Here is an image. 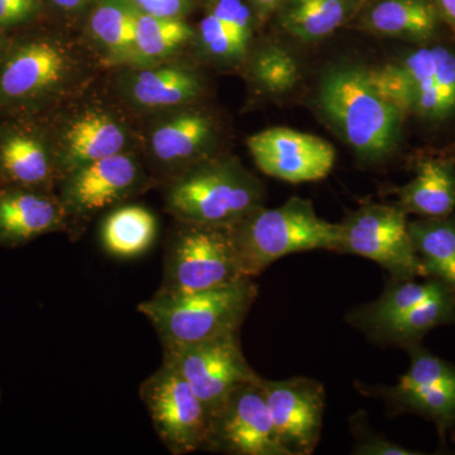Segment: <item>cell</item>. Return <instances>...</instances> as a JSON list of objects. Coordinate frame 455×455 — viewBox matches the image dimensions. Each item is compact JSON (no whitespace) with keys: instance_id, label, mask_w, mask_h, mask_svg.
Returning <instances> with one entry per match:
<instances>
[{"instance_id":"1","label":"cell","mask_w":455,"mask_h":455,"mask_svg":"<svg viewBox=\"0 0 455 455\" xmlns=\"http://www.w3.org/2000/svg\"><path fill=\"white\" fill-rule=\"evenodd\" d=\"M316 103L363 160H385L397 148L405 116L379 92L368 70L353 65L328 68L320 79Z\"/></svg>"},{"instance_id":"2","label":"cell","mask_w":455,"mask_h":455,"mask_svg":"<svg viewBox=\"0 0 455 455\" xmlns=\"http://www.w3.org/2000/svg\"><path fill=\"white\" fill-rule=\"evenodd\" d=\"M242 277L254 278L289 254L331 251L339 243V224L317 215L310 200L292 196L275 209L259 208L230 227Z\"/></svg>"},{"instance_id":"3","label":"cell","mask_w":455,"mask_h":455,"mask_svg":"<svg viewBox=\"0 0 455 455\" xmlns=\"http://www.w3.org/2000/svg\"><path fill=\"white\" fill-rule=\"evenodd\" d=\"M259 296L253 278H242L220 289L169 292L158 289L139 311L149 320L163 347L188 346L239 333Z\"/></svg>"},{"instance_id":"4","label":"cell","mask_w":455,"mask_h":455,"mask_svg":"<svg viewBox=\"0 0 455 455\" xmlns=\"http://www.w3.org/2000/svg\"><path fill=\"white\" fill-rule=\"evenodd\" d=\"M383 97L403 116L429 124L455 119V50L431 41L406 51L396 61L368 70Z\"/></svg>"},{"instance_id":"5","label":"cell","mask_w":455,"mask_h":455,"mask_svg":"<svg viewBox=\"0 0 455 455\" xmlns=\"http://www.w3.org/2000/svg\"><path fill=\"white\" fill-rule=\"evenodd\" d=\"M259 181L235 163L206 164L176 180L167 194V208L187 223L232 227L262 208Z\"/></svg>"},{"instance_id":"6","label":"cell","mask_w":455,"mask_h":455,"mask_svg":"<svg viewBox=\"0 0 455 455\" xmlns=\"http://www.w3.org/2000/svg\"><path fill=\"white\" fill-rule=\"evenodd\" d=\"M410 364L395 385H364L357 391L385 403L392 416H421L435 425L442 442L455 439V364L434 355L421 344L410 347Z\"/></svg>"},{"instance_id":"7","label":"cell","mask_w":455,"mask_h":455,"mask_svg":"<svg viewBox=\"0 0 455 455\" xmlns=\"http://www.w3.org/2000/svg\"><path fill=\"white\" fill-rule=\"evenodd\" d=\"M182 224L167 247L161 290L205 291L244 278L236 265L230 227Z\"/></svg>"},{"instance_id":"8","label":"cell","mask_w":455,"mask_h":455,"mask_svg":"<svg viewBox=\"0 0 455 455\" xmlns=\"http://www.w3.org/2000/svg\"><path fill=\"white\" fill-rule=\"evenodd\" d=\"M338 224L335 252L373 260L392 280L425 278L410 238L407 212L398 204H366Z\"/></svg>"},{"instance_id":"9","label":"cell","mask_w":455,"mask_h":455,"mask_svg":"<svg viewBox=\"0 0 455 455\" xmlns=\"http://www.w3.org/2000/svg\"><path fill=\"white\" fill-rule=\"evenodd\" d=\"M140 396L156 433L171 454L203 451L209 412L187 379L167 362L140 385Z\"/></svg>"},{"instance_id":"10","label":"cell","mask_w":455,"mask_h":455,"mask_svg":"<svg viewBox=\"0 0 455 455\" xmlns=\"http://www.w3.org/2000/svg\"><path fill=\"white\" fill-rule=\"evenodd\" d=\"M164 361L187 379L208 410L209 419L238 386L260 377L245 359L239 333L188 346L164 347Z\"/></svg>"},{"instance_id":"11","label":"cell","mask_w":455,"mask_h":455,"mask_svg":"<svg viewBox=\"0 0 455 455\" xmlns=\"http://www.w3.org/2000/svg\"><path fill=\"white\" fill-rule=\"evenodd\" d=\"M262 377L238 386L209 419L203 451L229 455H289L272 424Z\"/></svg>"},{"instance_id":"12","label":"cell","mask_w":455,"mask_h":455,"mask_svg":"<svg viewBox=\"0 0 455 455\" xmlns=\"http://www.w3.org/2000/svg\"><path fill=\"white\" fill-rule=\"evenodd\" d=\"M269 415L278 442L289 455H310L322 436L325 415V388L309 377L262 379Z\"/></svg>"},{"instance_id":"13","label":"cell","mask_w":455,"mask_h":455,"mask_svg":"<svg viewBox=\"0 0 455 455\" xmlns=\"http://www.w3.org/2000/svg\"><path fill=\"white\" fill-rule=\"evenodd\" d=\"M247 147L263 173L291 184L326 178L337 158L328 140L290 128L259 132L247 140Z\"/></svg>"},{"instance_id":"14","label":"cell","mask_w":455,"mask_h":455,"mask_svg":"<svg viewBox=\"0 0 455 455\" xmlns=\"http://www.w3.org/2000/svg\"><path fill=\"white\" fill-rule=\"evenodd\" d=\"M137 178L136 164L122 154L83 164L68 176L65 204L77 214L101 211L130 193Z\"/></svg>"},{"instance_id":"15","label":"cell","mask_w":455,"mask_h":455,"mask_svg":"<svg viewBox=\"0 0 455 455\" xmlns=\"http://www.w3.org/2000/svg\"><path fill=\"white\" fill-rule=\"evenodd\" d=\"M358 17L364 31L415 44L435 41L444 26L433 0H366Z\"/></svg>"},{"instance_id":"16","label":"cell","mask_w":455,"mask_h":455,"mask_svg":"<svg viewBox=\"0 0 455 455\" xmlns=\"http://www.w3.org/2000/svg\"><path fill=\"white\" fill-rule=\"evenodd\" d=\"M64 206L52 197L32 190L0 193V244L20 247L64 227Z\"/></svg>"},{"instance_id":"17","label":"cell","mask_w":455,"mask_h":455,"mask_svg":"<svg viewBox=\"0 0 455 455\" xmlns=\"http://www.w3.org/2000/svg\"><path fill=\"white\" fill-rule=\"evenodd\" d=\"M398 205L419 218L455 214V163L451 158H427L415 176L397 188Z\"/></svg>"},{"instance_id":"18","label":"cell","mask_w":455,"mask_h":455,"mask_svg":"<svg viewBox=\"0 0 455 455\" xmlns=\"http://www.w3.org/2000/svg\"><path fill=\"white\" fill-rule=\"evenodd\" d=\"M454 316L455 290L444 286L427 300L376 326L366 337L379 346L406 350L421 344L434 329L454 323Z\"/></svg>"},{"instance_id":"19","label":"cell","mask_w":455,"mask_h":455,"mask_svg":"<svg viewBox=\"0 0 455 455\" xmlns=\"http://www.w3.org/2000/svg\"><path fill=\"white\" fill-rule=\"evenodd\" d=\"M66 68L62 51L49 42L26 44L11 57L0 76V92L4 97H31L61 79Z\"/></svg>"},{"instance_id":"20","label":"cell","mask_w":455,"mask_h":455,"mask_svg":"<svg viewBox=\"0 0 455 455\" xmlns=\"http://www.w3.org/2000/svg\"><path fill=\"white\" fill-rule=\"evenodd\" d=\"M366 0H284L278 22L284 32L301 42L324 40L358 16Z\"/></svg>"},{"instance_id":"21","label":"cell","mask_w":455,"mask_h":455,"mask_svg":"<svg viewBox=\"0 0 455 455\" xmlns=\"http://www.w3.org/2000/svg\"><path fill=\"white\" fill-rule=\"evenodd\" d=\"M200 35L212 56L241 59L252 36V12L243 0H215L211 13L200 23Z\"/></svg>"},{"instance_id":"22","label":"cell","mask_w":455,"mask_h":455,"mask_svg":"<svg viewBox=\"0 0 455 455\" xmlns=\"http://www.w3.org/2000/svg\"><path fill=\"white\" fill-rule=\"evenodd\" d=\"M409 233L425 278L455 290V214L409 221Z\"/></svg>"},{"instance_id":"23","label":"cell","mask_w":455,"mask_h":455,"mask_svg":"<svg viewBox=\"0 0 455 455\" xmlns=\"http://www.w3.org/2000/svg\"><path fill=\"white\" fill-rule=\"evenodd\" d=\"M447 284L434 278L415 280H388L381 295L376 300L358 305L350 309L346 322L364 335L392 317L405 313L419 302L427 300Z\"/></svg>"},{"instance_id":"24","label":"cell","mask_w":455,"mask_h":455,"mask_svg":"<svg viewBox=\"0 0 455 455\" xmlns=\"http://www.w3.org/2000/svg\"><path fill=\"white\" fill-rule=\"evenodd\" d=\"M157 236V220L148 209L127 205L108 215L101 227L100 242L109 256L139 259L151 250Z\"/></svg>"},{"instance_id":"25","label":"cell","mask_w":455,"mask_h":455,"mask_svg":"<svg viewBox=\"0 0 455 455\" xmlns=\"http://www.w3.org/2000/svg\"><path fill=\"white\" fill-rule=\"evenodd\" d=\"M124 143V132L113 119L101 114H86L66 134V161L75 170L121 154Z\"/></svg>"},{"instance_id":"26","label":"cell","mask_w":455,"mask_h":455,"mask_svg":"<svg viewBox=\"0 0 455 455\" xmlns=\"http://www.w3.org/2000/svg\"><path fill=\"white\" fill-rule=\"evenodd\" d=\"M0 171L8 181L23 188L44 185L51 176L47 152L32 137L16 134L0 147Z\"/></svg>"},{"instance_id":"27","label":"cell","mask_w":455,"mask_h":455,"mask_svg":"<svg viewBox=\"0 0 455 455\" xmlns=\"http://www.w3.org/2000/svg\"><path fill=\"white\" fill-rule=\"evenodd\" d=\"M199 90L196 75L178 68H157L137 75L133 97L146 107H173L196 98Z\"/></svg>"},{"instance_id":"28","label":"cell","mask_w":455,"mask_h":455,"mask_svg":"<svg viewBox=\"0 0 455 455\" xmlns=\"http://www.w3.org/2000/svg\"><path fill=\"white\" fill-rule=\"evenodd\" d=\"M211 133L208 118L200 114H187L158 128L152 137V148L163 163H178L193 157L205 145Z\"/></svg>"},{"instance_id":"29","label":"cell","mask_w":455,"mask_h":455,"mask_svg":"<svg viewBox=\"0 0 455 455\" xmlns=\"http://www.w3.org/2000/svg\"><path fill=\"white\" fill-rule=\"evenodd\" d=\"M139 11L132 0H104L92 13V32L119 55L136 50Z\"/></svg>"},{"instance_id":"30","label":"cell","mask_w":455,"mask_h":455,"mask_svg":"<svg viewBox=\"0 0 455 455\" xmlns=\"http://www.w3.org/2000/svg\"><path fill=\"white\" fill-rule=\"evenodd\" d=\"M193 36V29L176 18L156 17L139 11L136 50L143 56L161 59L169 56Z\"/></svg>"},{"instance_id":"31","label":"cell","mask_w":455,"mask_h":455,"mask_svg":"<svg viewBox=\"0 0 455 455\" xmlns=\"http://www.w3.org/2000/svg\"><path fill=\"white\" fill-rule=\"evenodd\" d=\"M254 80L271 94L290 92L300 79V68L291 53L277 46L263 49L254 57Z\"/></svg>"},{"instance_id":"32","label":"cell","mask_w":455,"mask_h":455,"mask_svg":"<svg viewBox=\"0 0 455 455\" xmlns=\"http://www.w3.org/2000/svg\"><path fill=\"white\" fill-rule=\"evenodd\" d=\"M350 433L353 435L352 453L355 455H420L421 451H412L386 438L382 434L371 429L367 414L355 412L349 419Z\"/></svg>"},{"instance_id":"33","label":"cell","mask_w":455,"mask_h":455,"mask_svg":"<svg viewBox=\"0 0 455 455\" xmlns=\"http://www.w3.org/2000/svg\"><path fill=\"white\" fill-rule=\"evenodd\" d=\"M140 12L156 17L176 18L188 7V0H132Z\"/></svg>"},{"instance_id":"34","label":"cell","mask_w":455,"mask_h":455,"mask_svg":"<svg viewBox=\"0 0 455 455\" xmlns=\"http://www.w3.org/2000/svg\"><path fill=\"white\" fill-rule=\"evenodd\" d=\"M29 16L31 13L14 0H0V27L16 25Z\"/></svg>"},{"instance_id":"35","label":"cell","mask_w":455,"mask_h":455,"mask_svg":"<svg viewBox=\"0 0 455 455\" xmlns=\"http://www.w3.org/2000/svg\"><path fill=\"white\" fill-rule=\"evenodd\" d=\"M442 18L443 25L447 26L455 35V0H433Z\"/></svg>"},{"instance_id":"36","label":"cell","mask_w":455,"mask_h":455,"mask_svg":"<svg viewBox=\"0 0 455 455\" xmlns=\"http://www.w3.org/2000/svg\"><path fill=\"white\" fill-rule=\"evenodd\" d=\"M251 4L257 9L259 14L274 13L283 4L284 0H250Z\"/></svg>"},{"instance_id":"37","label":"cell","mask_w":455,"mask_h":455,"mask_svg":"<svg viewBox=\"0 0 455 455\" xmlns=\"http://www.w3.org/2000/svg\"><path fill=\"white\" fill-rule=\"evenodd\" d=\"M57 7L66 9V11H74V9H79L84 5L88 4L92 0H52Z\"/></svg>"},{"instance_id":"38","label":"cell","mask_w":455,"mask_h":455,"mask_svg":"<svg viewBox=\"0 0 455 455\" xmlns=\"http://www.w3.org/2000/svg\"><path fill=\"white\" fill-rule=\"evenodd\" d=\"M20 7L25 8L29 13H35L38 8V0H14Z\"/></svg>"},{"instance_id":"39","label":"cell","mask_w":455,"mask_h":455,"mask_svg":"<svg viewBox=\"0 0 455 455\" xmlns=\"http://www.w3.org/2000/svg\"><path fill=\"white\" fill-rule=\"evenodd\" d=\"M0 400H2V394H0Z\"/></svg>"},{"instance_id":"40","label":"cell","mask_w":455,"mask_h":455,"mask_svg":"<svg viewBox=\"0 0 455 455\" xmlns=\"http://www.w3.org/2000/svg\"><path fill=\"white\" fill-rule=\"evenodd\" d=\"M454 323H455V316H454Z\"/></svg>"}]
</instances>
